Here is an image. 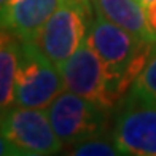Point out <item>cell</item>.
Segmentation results:
<instances>
[{"label":"cell","instance_id":"obj_1","mask_svg":"<svg viewBox=\"0 0 156 156\" xmlns=\"http://www.w3.org/2000/svg\"><path fill=\"white\" fill-rule=\"evenodd\" d=\"M64 88L59 69L34 40H21L15 80V104L29 108H46Z\"/></svg>","mask_w":156,"mask_h":156},{"label":"cell","instance_id":"obj_2","mask_svg":"<svg viewBox=\"0 0 156 156\" xmlns=\"http://www.w3.org/2000/svg\"><path fill=\"white\" fill-rule=\"evenodd\" d=\"M89 0H62L59 8L46 21L35 43L58 69L64 66L83 40L91 26Z\"/></svg>","mask_w":156,"mask_h":156},{"label":"cell","instance_id":"obj_3","mask_svg":"<svg viewBox=\"0 0 156 156\" xmlns=\"http://www.w3.org/2000/svg\"><path fill=\"white\" fill-rule=\"evenodd\" d=\"M0 132L19 156L56 154L64 145L56 136L43 108H29L13 104L0 112Z\"/></svg>","mask_w":156,"mask_h":156},{"label":"cell","instance_id":"obj_4","mask_svg":"<svg viewBox=\"0 0 156 156\" xmlns=\"http://www.w3.org/2000/svg\"><path fill=\"white\" fill-rule=\"evenodd\" d=\"M45 110L56 136L64 145L102 136L107 127L108 108L69 89L62 91Z\"/></svg>","mask_w":156,"mask_h":156},{"label":"cell","instance_id":"obj_5","mask_svg":"<svg viewBox=\"0 0 156 156\" xmlns=\"http://www.w3.org/2000/svg\"><path fill=\"white\" fill-rule=\"evenodd\" d=\"M88 38L105 67L110 93L113 94L115 101H118L119 81L124 76L134 54L147 40L139 38L137 35L113 24L112 21L97 13L91 21Z\"/></svg>","mask_w":156,"mask_h":156},{"label":"cell","instance_id":"obj_6","mask_svg":"<svg viewBox=\"0 0 156 156\" xmlns=\"http://www.w3.org/2000/svg\"><path fill=\"white\" fill-rule=\"evenodd\" d=\"M59 72L62 75L66 89L81 97H86L108 110L116 104L108 88L105 67L88 37L64 62Z\"/></svg>","mask_w":156,"mask_h":156},{"label":"cell","instance_id":"obj_7","mask_svg":"<svg viewBox=\"0 0 156 156\" xmlns=\"http://www.w3.org/2000/svg\"><path fill=\"white\" fill-rule=\"evenodd\" d=\"M112 137L121 154L156 156V105L127 96Z\"/></svg>","mask_w":156,"mask_h":156},{"label":"cell","instance_id":"obj_8","mask_svg":"<svg viewBox=\"0 0 156 156\" xmlns=\"http://www.w3.org/2000/svg\"><path fill=\"white\" fill-rule=\"evenodd\" d=\"M62 0H6L0 8V27L19 40H37Z\"/></svg>","mask_w":156,"mask_h":156},{"label":"cell","instance_id":"obj_9","mask_svg":"<svg viewBox=\"0 0 156 156\" xmlns=\"http://www.w3.org/2000/svg\"><path fill=\"white\" fill-rule=\"evenodd\" d=\"M89 2L94 8V13L137 35L142 40L154 41L147 26L144 3L140 0H89Z\"/></svg>","mask_w":156,"mask_h":156},{"label":"cell","instance_id":"obj_10","mask_svg":"<svg viewBox=\"0 0 156 156\" xmlns=\"http://www.w3.org/2000/svg\"><path fill=\"white\" fill-rule=\"evenodd\" d=\"M21 40L0 27V112L15 104V80Z\"/></svg>","mask_w":156,"mask_h":156},{"label":"cell","instance_id":"obj_11","mask_svg":"<svg viewBox=\"0 0 156 156\" xmlns=\"http://www.w3.org/2000/svg\"><path fill=\"white\" fill-rule=\"evenodd\" d=\"M129 96L140 102L156 105V46L147 66L137 76V80L134 81Z\"/></svg>","mask_w":156,"mask_h":156},{"label":"cell","instance_id":"obj_12","mask_svg":"<svg viewBox=\"0 0 156 156\" xmlns=\"http://www.w3.org/2000/svg\"><path fill=\"white\" fill-rule=\"evenodd\" d=\"M69 154H75V156H115V154H121V153H119L113 137L105 139L102 136H97V137H91V139L73 144L72 148L69 150Z\"/></svg>","mask_w":156,"mask_h":156},{"label":"cell","instance_id":"obj_13","mask_svg":"<svg viewBox=\"0 0 156 156\" xmlns=\"http://www.w3.org/2000/svg\"><path fill=\"white\" fill-rule=\"evenodd\" d=\"M145 10V18H147V26L151 32V37L156 41V0H150V2L144 3Z\"/></svg>","mask_w":156,"mask_h":156},{"label":"cell","instance_id":"obj_14","mask_svg":"<svg viewBox=\"0 0 156 156\" xmlns=\"http://www.w3.org/2000/svg\"><path fill=\"white\" fill-rule=\"evenodd\" d=\"M15 154L19 156L18 151L11 147V144L2 136V132H0V156H15Z\"/></svg>","mask_w":156,"mask_h":156},{"label":"cell","instance_id":"obj_15","mask_svg":"<svg viewBox=\"0 0 156 156\" xmlns=\"http://www.w3.org/2000/svg\"><path fill=\"white\" fill-rule=\"evenodd\" d=\"M6 2V0H0V8H2V6H3V3Z\"/></svg>","mask_w":156,"mask_h":156},{"label":"cell","instance_id":"obj_16","mask_svg":"<svg viewBox=\"0 0 156 156\" xmlns=\"http://www.w3.org/2000/svg\"><path fill=\"white\" fill-rule=\"evenodd\" d=\"M140 2H142V3H147V2H150V0H140Z\"/></svg>","mask_w":156,"mask_h":156}]
</instances>
